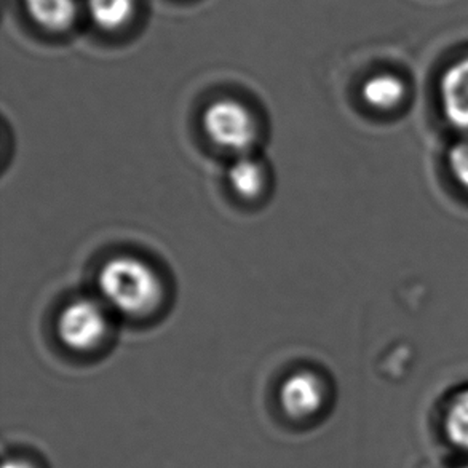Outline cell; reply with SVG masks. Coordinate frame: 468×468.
Wrapping results in <instances>:
<instances>
[{
	"label": "cell",
	"instance_id": "13",
	"mask_svg": "<svg viewBox=\"0 0 468 468\" xmlns=\"http://www.w3.org/2000/svg\"><path fill=\"white\" fill-rule=\"evenodd\" d=\"M461 468H468V465H465V467H461Z\"/></svg>",
	"mask_w": 468,
	"mask_h": 468
},
{
	"label": "cell",
	"instance_id": "6",
	"mask_svg": "<svg viewBox=\"0 0 468 468\" xmlns=\"http://www.w3.org/2000/svg\"><path fill=\"white\" fill-rule=\"evenodd\" d=\"M25 5L37 25L51 31L68 29L76 19V0H25Z\"/></svg>",
	"mask_w": 468,
	"mask_h": 468
},
{
	"label": "cell",
	"instance_id": "7",
	"mask_svg": "<svg viewBox=\"0 0 468 468\" xmlns=\"http://www.w3.org/2000/svg\"><path fill=\"white\" fill-rule=\"evenodd\" d=\"M361 98L371 108L390 111L405 98V83L392 74H378L363 83Z\"/></svg>",
	"mask_w": 468,
	"mask_h": 468
},
{
	"label": "cell",
	"instance_id": "10",
	"mask_svg": "<svg viewBox=\"0 0 468 468\" xmlns=\"http://www.w3.org/2000/svg\"><path fill=\"white\" fill-rule=\"evenodd\" d=\"M446 435L457 448L468 451V390L457 395L451 403L446 420H444Z\"/></svg>",
	"mask_w": 468,
	"mask_h": 468
},
{
	"label": "cell",
	"instance_id": "5",
	"mask_svg": "<svg viewBox=\"0 0 468 468\" xmlns=\"http://www.w3.org/2000/svg\"><path fill=\"white\" fill-rule=\"evenodd\" d=\"M446 119L452 127L468 130V57L452 64L440 82Z\"/></svg>",
	"mask_w": 468,
	"mask_h": 468
},
{
	"label": "cell",
	"instance_id": "8",
	"mask_svg": "<svg viewBox=\"0 0 468 468\" xmlns=\"http://www.w3.org/2000/svg\"><path fill=\"white\" fill-rule=\"evenodd\" d=\"M229 184L243 198H254L261 194L266 183V171L260 160L247 155H239L229 168Z\"/></svg>",
	"mask_w": 468,
	"mask_h": 468
},
{
	"label": "cell",
	"instance_id": "12",
	"mask_svg": "<svg viewBox=\"0 0 468 468\" xmlns=\"http://www.w3.org/2000/svg\"><path fill=\"white\" fill-rule=\"evenodd\" d=\"M2 468H36L32 465L31 463H27L25 459H19V457H15V459H8L4 463V467Z\"/></svg>",
	"mask_w": 468,
	"mask_h": 468
},
{
	"label": "cell",
	"instance_id": "3",
	"mask_svg": "<svg viewBox=\"0 0 468 468\" xmlns=\"http://www.w3.org/2000/svg\"><path fill=\"white\" fill-rule=\"evenodd\" d=\"M57 331L66 347L89 352L98 347L108 335V311L96 299H77L58 316Z\"/></svg>",
	"mask_w": 468,
	"mask_h": 468
},
{
	"label": "cell",
	"instance_id": "1",
	"mask_svg": "<svg viewBox=\"0 0 468 468\" xmlns=\"http://www.w3.org/2000/svg\"><path fill=\"white\" fill-rule=\"evenodd\" d=\"M98 286L106 303L127 316H144L157 309L164 286L157 272L134 256H117L102 266Z\"/></svg>",
	"mask_w": 468,
	"mask_h": 468
},
{
	"label": "cell",
	"instance_id": "9",
	"mask_svg": "<svg viewBox=\"0 0 468 468\" xmlns=\"http://www.w3.org/2000/svg\"><path fill=\"white\" fill-rule=\"evenodd\" d=\"M87 6L96 25L104 31H114L132 16L134 0H87Z\"/></svg>",
	"mask_w": 468,
	"mask_h": 468
},
{
	"label": "cell",
	"instance_id": "4",
	"mask_svg": "<svg viewBox=\"0 0 468 468\" xmlns=\"http://www.w3.org/2000/svg\"><path fill=\"white\" fill-rule=\"evenodd\" d=\"M324 401V387L314 371H296L290 374L280 387V405L292 419L315 416Z\"/></svg>",
	"mask_w": 468,
	"mask_h": 468
},
{
	"label": "cell",
	"instance_id": "2",
	"mask_svg": "<svg viewBox=\"0 0 468 468\" xmlns=\"http://www.w3.org/2000/svg\"><path fill=\"white\" fill-rule=\"evenodd\" d=\"M203 130L213 144L237 157L250 154L258 138V127L251 111L230 98L209 104L203 114Z\"/></svg>",
	"mask_w": 468,
	"mask_h": 468
},
{
	"label": "cell",
	"instance_id": "11",
	"mask_svg": "<svg viewBox=\"0 0 468 468\" xmlns=\"http://www.w3.org/2000/svg\"><path fill=\"white\" fill-rule=\"evenodd\" d=\"M448 162L452 176L463 189L468 190V140L459 141L451 147Z\"/></svg>",
	"mask_w": 468,
	"mask_h": 468
}]
</instances>
